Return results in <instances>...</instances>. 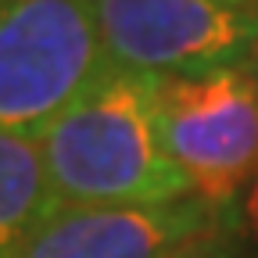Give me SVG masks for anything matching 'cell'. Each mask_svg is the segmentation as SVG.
Returning a JSON list of instances; mask_svg holds the SVG:
<instances>
[{
  "mask_svg": "<svg viewBox=\"0 0 258 258\" xmlns=\"http://www.w3.org/2000/svg\"><path fill=\"white\" fill-rule=\"evenodd\" d=\"M158 125L169 158L205 205L233 215L258 172V86L244 64L161 79Z\"/></svg>",
  "mask_w": 258,
  "mask_h": 258,
  "instance_id": "cell-3",
  "label": "cell"
},
{
  "mask_svg": "<svg viewBox=\"0 0 258 258\" xmlns=\"http://www.w3.org/2000/svg\"><path fill=\"white\" fill-rule=\"evenodd\" d=\"M244 69H247V76H251L254 86H258V40H254V47H251V54H247V61H244Z\"/></svg>",
  "mask_w": 258,
  "mask_h": 258,
  "instance_id": "cell-9",
  "label": "cell"
},
{
  "mask_svg": "<svg viewBox=\"0 0 258 258\" xmlns=\"http://www.w3.org/2000/svg\"><path fill=\"white\" fill-rule=\"evenodd\" d=\"M57 208L40 140L0 133V258H18Z\"/></svg>",
  "mask_w": 258,
  "mask_h": 258,
  "instance_id": "cell-6",
  "label": "cell"
},
{
  "mask_svg": "<svg viewBox=\"0 0 258 258\" xmlns=\"http://www.w3.org/2000/svg\"><path fill=\"white\" fill-rule=\"evenodd\" d=\"M230 219H233V230L244 233V237L258 247V172H254V179L244 186V194L237 198Z\"/></svg>",
  "mask_w": 258,
  "mask_h": 258,
  "instance_id": "cell-8",
  "label": "cell"
},
{
  "mask_svg": "<svg viewBox=\"0 0 258 258\" xmlns=\"http://www.w3.org/2000/svg\"><path fill=\"white\" fill-rule=\"evenodd\" d=\"M108 64L154 79L244 64L258 40V11L215 0H90Z\"/></svg>",
  "mask_w": 258,
  "mask_h": 258,
  "instance_id": "cell-4",
  "label": "cell"
},
{
  "mask_svg": "<svg viewBox=\"0 0 258 258\" xmlns=\"http://www.w3.org/2000/svg\"><path fill=\"white\" fill-rule=\"evenodd\" d=\"M222 8H237V11H258V0H215Z\"/></svg>",
  "mask_w": 258,
  "mask_h": 258,
  "instance_id": "cell-10",
  "label": "cell"
},
{
  "mask_svg": "<svg viewBox=\"0 0 258 258\" xmlns=\"http://www.w3.org/2000/svg\"><path fill=\"white\" fill-rule=\"evenodd\" d=\"M172 258H258V247L244 233H237L233 226H222V230H215L201 240H190Z\"/></svg>",
  "mask_w": 258,
  "mask_h": 258,
  "instance_id": "cell-7",
  "label": "cell"
},
{
  "mask_svg": "<svg viewBox=\"0 0 258 258\" xmlns=\"http://www.w3.org/2000/svg\"><path fill=\"white\" fill-rule=\"evenodd\" d=\"M233 219L183 198L165 205H61L18 258H172Z\"/></svg>",
  "mask_w": 258,
  "mask_h": 258,
  "instance_id": "cell-5",
  "label": "cell"
},
{
  "mask_svg": "<svg viewBox=\"0 0 258 258\" xmlns=\"http://www.w3.org/2000/svg\"><path fill=\"white\" fill-rule=\"evenodd\" d=\"M161 79L108 69L43 133L40 151L61 205H165L194 198L158 125Z\"/></svg>",
  "mask_w": 258,
  "mask_h": 258,
  "instance_id": "cell-1",
  "label": "cell"
},
{
  "mask_svg": "<svg viewBox=\"0 0 258 258\" xmlns=\"http://www.w3.org/2000/svg\"><path fill=\"white\" fill-rule=\"evenodd\" d=\"M104 69L90 0H0V133L40 140Z\"/></svg>",
  "mask_w": 258,
  "mask_h": 258,
  "instance_id": "cell-2",
  "label": "cell"
}]
</instances>
